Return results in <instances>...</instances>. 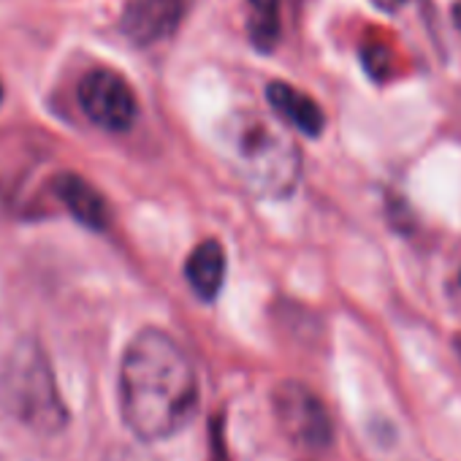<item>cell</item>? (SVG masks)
<instances>
[{
    "label": "cell",
    "instance_id": "2",
    "mask_svg": "<svg viewBox=\"0 0 461 461\" xmlns=\"http://www.w3.org/2000/svg\"><path fill=\"white\" fill-rule=\"evenodd\" d=\"M222 149L240 179L267 198L288 195L302 174V158L291 136L264 114L240 112L222 128Z\"/></svg>",
    "mask_w": 461,
    "mask_h": 461
},
{
    "label": "cell",
    "instance_id": "13",
    "mask_svg": "<svg viewBox=\"0 0 461 461\" xmlns=\"http://www.w3.org/2000/svg\"><path fill=\"white\" fill-rule=\"evenodd\" d=\"M453 23H456V25L461 28V0H458V4L453 6Z\"/></svg>",
    "mask_w": 461,
    "mask_h": 461
},
{
    "label": "cell",
    "instance_id": "14",
    "mask_svg": "<svg viewBox=\"0 0 461 461\" xmlns=\"http://www.w3.org/2000/svg\"><path fill=\"white\" fill-rule=\"evenodd\" d=\"M0 104H4V82H0Z\"/></svg>",
    "mask_w": 461,
    "mask_h": 461
},
{
    "label": "cell",
    "instance_id": "10",
    "mask_svg": "<svg viewBox=\"0 0 461 461\" xmlns=\"http://www.w3.org/2000/svg\"><path fill=\"white\" fill-rule=\"evenodd\" d=\"M248 31L258 50H264V52L275 50L280 41V33H283L280 0H250Z\"/></svg>",
    "mask_w": 461,
    "mask_h": 461
},
{
    "label": "cell",
    "instance_id": "11",
    "mask_svg": "<svg viewBox=\"0 0 461 461\" xmlns=\"http://www.w3.org/2000/svg\"><path fill=\"white\" fill-rule=\"evenodd\" d=\"M388 52L383 50V47H377V44H372V47H364V66H366V71L375 77V79H383L385 74H388Z\"/></svg>",
    "mask_w": 461,
    "mask_h": 461
},
{
    "label": "cell",
    "instance_id": "6",
    "mask_svg": "<svg viewBox=\"0 0 461 461\" xmlns=\"http://www.w3.org/2000/svg\"><path fill=\"white\" fill-rule=\"evenodd\" d=\"M195 0H125L120 28L136 47L171 39L187 20Z\"/></svg>",
    "mask_w": 461,
    "mask_h": 461
},
{
    "label": "cell",
    "instance_id": "8",
    "mask_svg": "<svg viewBox=\"0 0 461 461\" xmlns=\"http://www.w3.org/2000/svg\"><path fill=\"white\" fill-rule=\"evenodd\" d=\"M55 195L58 201L85 225L90 228H106L109 222V206L104 201V195L82 176L77 174H60L55 182Z\"/></svg>",
    "mask_w": 461,
    "mask_h": 461
},
{
    "label": "cell",
    "instance_id": "5",
    "mask_svg": "<svg viewBox=\"0 0 461 461\" xmlns=\"http://www.w3.org/2000/svg\"><path fill=\"white\" fill-rule=\"evenodd\" d=\"M275 412L283 431L307 450H323L331 442V418L326 404L302 383H280L275 388Z\"/></svg>",
    "mask_w": 461,
    "mask_h": 461
},
{
    "label": "cell",
    "instance_id": "9",
    "mask_svg": "<svg viewBox=\"0 0 461 461\" xmlns=\"http://www.w3.org/2000/svg\"><path fill=\"white\" fill-rule=\"evenodd\" d=\"M185 275H187V283L195 291V296H201L203 302L217 299V294L222 288V280H225V253H222V245L217 240L201 242L190 253Z\"/></svg>",
    "mask_w": 461,
    "mask_h": 461
},
{
    "label": "cell",
    "instance_id": "12",
    "mask_svg": "<svg viewBox=\"0 0 461 461\" xmlns=\"http://www.w3.org/2000/svg\"><path fill=\"white\" fill-rule=\"evenodd\" d=\"M372 4L377 6V9H383V12H396L404 0H372Z\"/></svg>",
    "mask_w": 461,
    "mask_h": 461
},
{
    "label": "cell",
    "instance_id": "1",
    "mask_svg": "<svg viewBox=\"0 0 461 461\" xmlns=\"http://www.w3.org/2000/svg\"><path fill=\"white\" fill-rule=\"evenodd\" d=\"M198 380L185 350L163 331H141L120 366V410L147 442L176 434L195 412Z\"/></svg>",
    "mask_w": 461,
    "mask_h": 461
},
{
    "label": "cell",
    "instance_id": "3",
    "mask_svg": "<svg viewBox=\"0 0 461 461\" xmlns=\"http://www.w3.org/2000/svg\"><path fill=\"white\" fill-rule=\"evenodd\" d=\"M0 402L36 431H58L66 423L52 369L36 345H20L0 375Z\"/></svg>",
    "mask_w": 461,
    "mask_h": 461
},
{
    "label": "cell",
    "instance_id": "7",
    "mask_svg": "<svg viewBox=\"0 0 461 461\" xmlns=\"http://www.w3.org/2000/svg\"><path fill=\"white\" fill-rule=\"evenodd\" d=\"M267 98H269V106L285 120L291 122L296 131L307 133V136H321L323 128H326V114L323 109L310 98L304 95L302 90L285 85V82H272L267 87Z\"/></svg>",
    "mask_w": 461,
    "mask_h": 461
},
{
    "label": "cell",
    "instance_id": "4",
    "mask_svg": "<svg viewBox=\"0 0 461 461\" xmlns=\"http://www.w3.org/2000/svg\"><path fill=\"white\" fill-rule=\"evenodd\" d=\"M82 112L104 131L122 133L133 125L139 106L131 85L112 68H93L77 87Z\"/></svg>",
    "mask_w": 461,
    "mask_h": 461
}]
</instances>
